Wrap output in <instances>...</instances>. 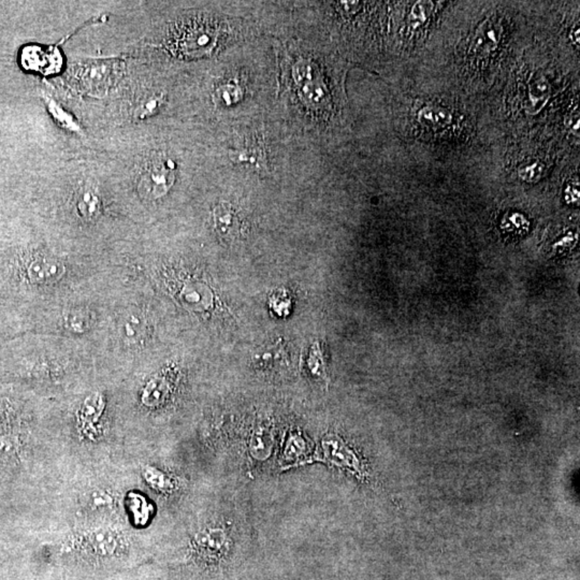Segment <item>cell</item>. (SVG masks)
<instances>
[{
	"label": "cell",
	"mask_w": 580,
	"mask_h": 580,
	"mask_svg": "<svg viewBox=\"0 0 580 580\" xmlns=\"http://www.w3.org/2000/svg\"><path fill=\"white\" fill-rule=\"evenodd\" d=\"M174 181V162L160 155L152 157L143 165L138 179V189L146 199H158L170 191Z\"/></svg>",
	"instance_id": "6da1fadb"
},
{
	"label": "cell",
	"mask_w": 580,
	"mask_h": 580,
	"mask_svg": "<svg viewBox=\"0 0 580 580\" xmlns=\"http://www.w3.org/2000/svg\"><path fill=\"white\" fill-rule=\"evenodd\" d=\"M115 76V66L109 63H88L76 68V78L84 90L90 93L105 92Z\"/></svg>",
	"instance_id": "7a4b0ae2"
},
{
	"label": "cell",
	"mask_w": 580,
	"mask_h": 580,
	"mask_svg": "<svg viewBox=\"0 0 580 580\" xmlns=\"http://www.w3.org/2000/svg\"><path fill=\"white\" fill-rule=\"evenodd\" d=\"M253 365L262 371L282 370L288 365L289 350L282 338L264 344L253 355Z\"/></svg>",
	"instance_id": "3957f363"
},
{
	"label": "cell",
	"mask_w": 580,
	"mask_h": 580,
	"mask_svg": "<svg viewBox=\"0 0 580 580\" xmlns=\"http://www.w3.org/2000/svg\"><path fill=\"white\" fill-rule=\"evenodd\" d=\"M214 227L220 238L235 241L240 235V220L237 211L228 203H220L213 211Z\"/></svg>",
	"instance_id": "277c9868"
},
{
	"label": "cell",
	"mask_w": 580,
	"mask_h": 580,
	"mask_svg": "<svg viewBox=\"0 0 580 580\" xmlns=\"http://www.w3.org/2000/svg\"><path fill=\"white\" fill-rule=\"evenodd\" d=\"M229 157L233 162L244 168L264 170L267 168L265 150L256 142H244L238 148H231Z\"/></svg>",
	"instance_id": "5b68a950"
},
{
	"label": "cell",
	"mask_w": 580,
	"mask_h": 580,
	"mask_svg": "<svg viewBox=\"0 0 580 580\" xmlns=\"http://www.w3.org/2000/svg\"><path fill=\"white\" fill-rule=\"evenodd\" d=\"M65 274L63 262L54 258L40 257L32 260L28 267V276L37 284H51L61 280Z\"/></svg>",
	"instance_id": "8992f818"
},
{
	"label": "cell",
	"mask_w": 580,
	"mask_h": 580,
	"mask_svg": "<svg viewBox=\"0 0 580 580\" xmlns=\"http://www.w3.org/2000/svg\"><path fill=\"white\" fill-rule=\"evenodd\" d=\"M182 49L189 55L204 54L213 45V32L206 25H196L183 35Z\"/></svg>",
	"instance_id": "52a82bcc"
},
{
	"label": "cell",
	"mask_w": 580,
	"mask_h": 580,
	"mask_svg": "<svg viewBox=\"0 0 580 580\" xmlns=\"http://www.w3.org/2000/svg\"><path fill=\"white\" fill-rule=\"evenodd\" d=\"M227 546V538L220 529L204 531L196 538V547L203 556L215 557L220 555Z\"/></svg>",
	"instance_id": "ba28073f"
},
{
	"label": "cell",
	"mask_w": 580,
	"mask_h": 580,
	"mask_svg": "<svg viewBox=\"0 0 580 580\" xmlns=\"http://www.w3.org/2000/svg\"><path fill=\"white\" fill-rule=\"evenodd\" d=\"M76 208L82 218L88 220H95L100 214V199L92 189L85 187L76 196Z\"/></svg>",
	"instance_id": "9c48e42d"
},
{
	"label": "cell",
	"mask_w": 580,
	"mask_h": 580,
	"mask_svg": "<svg viewBox=\"0 0 580 580\" xmlns=\"http://www.w3.org/2000/svg\"><path fill=\"white\" fill-rule=\"evenodd\" d=\"M114 540V538L103 533H99V535L94 534V538L92 540L88 538L84 542V546H85V550L84 551L88 555H93V556H111L114 553L115 548H117V543L115 544Z\"/></svg>",
	"instance_id": "30bf717a"
},
{
	"label": "cell",
	"mask_w": 580,
	"mask_h": 580,
	"mask_svg": "<svg viewBox=\"0 0 580 580\" xmlns=\"http://www.w3.org/2000/svg\"><path fill=\"white\" fill-rule=\"evenodd\" d=\"M418 119L421 123L432 126V127H444L449 125L453 121L451 113L441 107L427 105L418 111Z\"/></svg>",
	"instance_id": "8fae6325"
},
{
	"label": "cell",
	"mask_w": 580,
	"mask_h": 580,
	"mask_svg": "<svg viewBox=\"0 0 580 580\" xmlns=\"http://www.w3.org/2000/svg\"><path fill=\"white\" fill-rule=\"evenodd\" d=\"M144 331H146V321L139 314H129L122 321L121 333L128 342H137L142 338Z\"/></svg>",
	"instance_id": "7c38bea8"
},
{
	"label": "cell",
	"mask_w": 580,
	"mask_h": 580,
	"mask_svg": "<svg viewBox=\"0 0 580 580\" xmlns=\"http://www.w3.org/2000/svg\"><path fill=\"white\" fill-rule=\"evenodd\" d=\"M168 393V385L165 379H156L150 381L144 391L143 402L148 406L162 403Z\"/></svg>",
	"instance_id": "4fadbf2b"
},
{
	"label": "cell",
	"mask_w": 580,
	"mask_h": 580,
	"mask_svg": "<svg viewBox=\"0 0 580 580\" xmlns=\"http://www.w3.org/2000/svg\"><path fill=\"white\" fill-rule=\"evenodd\" d=\"M242 92L235 84H225L220 86L215 92V101L220 105H230L240 99Z\"/></svg>",
	"instance_id": "5bb4252c"
},
{
	"label": "cell",
	"mask_w": 580,
	"mask_h": 580,
	"mask_svg": "<svg viewBox=\"0 0 580 580\" xmlns=\"http://www.w3.org/2000/svg\"><path fill=\"white\" fill-rule=\"evenodd\" d=\"M548 84L545 81L544 78H540L538 81H535L533 85L531 86L530 90V98H531L532 108L540 109L544 105L548 98Z\"/></svg>",
	"instance_id": "9a60e30c"
},
{
	"label": "cell",
	"mask_w": 580,
	"mask_h": 580,
	"mask_svg": "<svg viewBox=\"0 0 580 580\" xmlns=\"http://www.w3.org/2000/svg\"><path fill=\"white\" fill-rule=\"evenodd\" d=\"M432 9V3L418 1L410 12V23L413 26H418L428 18V13Z\"/></svg>",
	"instance_id": "2e32d148"
},
{
	"label": "cell",
	"mask_w": 580,
	"mask_h": 580,
	"mask_svg": "<svg viewBox=\"0 0 580 580\" xmlns=\"http://www.w3.org/2000/svg\"><path fill=\"white\" fill-rule=\"evenodd\" d=\"M482 32H478V36L476 37L475 47L476 49H488L489 45L492 47L497 43V32L495 28H488L487 30L483 28Z\"/></svg>",
	"instance_id": "e0dca14e"
},
{
	"label": "cell",
	"mask_w": 580,
	"mask_h": 580,
	"mask_svg": "<svg viewBox=\"0 0 580 580\" xmlns=\"http://www.w3.org/2000/svg\"><path fill=\"white\" fill-rule=\"evenodd\" d=\"M162 102V95H153V96L144 99V100L142 101L141 105H140L139 108H138L139 114L141 115L142 117H146V115L153 114L157 109L160 108Z\"/></svg>",
	"instance_id": "ac0fdd59"
},
{
	"label": "cell",
	"mask_w": 580,
	"mask_h": 580,
	"mask_svg": "<svg viewBox=\"0 0 580 580\" xmlns=\"http://www.w3.org/2000/svg\"><path fill=\"white\" fill-rule=\"evenodd\" d=\"M88 323H90L88 316L82 311L76 312L70 315L69 325L76 332L84 331L88 327Z\"/></svg>",
	"instance_id": "d6986e66"
},
{
	"label": "cell",
	"mask_w": 580,
	"mask_h": 580,
	"mask_svg": "<svg viewBox=\"0 0 580 580\" xmlns=\"http://www.w3.org/2000/svg\"><path fill=\"white\" fill-rule=\"evenodd\" d=\"M303 449H304V443H303L302 439L294 437L289 439L288 444H287L286 454L290 458L298 457Z\"/></svg>",
	"instance_id": "ffe728a7"
},
{
	"label": "cell",
	"mask_w": 580,
	"mask_h": 580,
	"mask_svg": "<svg viewBox=\"0 0 580 580\" xmlns=\"http://www.w3.org/2000/svg\"><path fill=\"white\" fill-rule=\"evenodd\" d=\"M543 171V166L540 164L531 165V166L524 167L523 169L519 171L520 177L526 181H533L538 175L540 174Z\"/></svg>",
	"instance_id": "44dd1931"
},
{
	"label": "cell",
	"mask_w": 580,
	"mask_h": 580,
	"mask_svg": "<svg viewBox=\"0 0 580 580\" xmlns=\"http://www.w3.org/2000/svg\"><path fill=\"white\" fill-rule=\"evenodd\" d=\"M150 480H152L150 482L158 488L165 489L171 487V484L168 482L169 480H167L166 476L164 474H160V473H157V470H153Z\"/></svg>",
	"instance_id": "7402d4cb"
},
{
	"label": "cell",
	"mask_w": 580,
	"mask_h": 580,
	"mask_svg": "<svg viewBox=\"0 0 580 580\" xmlns=\"http://www.w3.org/2000/svg\"><path fill=\"white\" fill-rule=\"evenodd\" d=\"M571 37L573 42L575 43V45H579V30H574V32H572Z\"/></svg>",
	"instance_id": "603a6c76"
}]
</instances>
